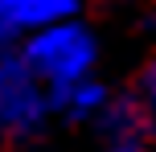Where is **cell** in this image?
<instances>
[{
    "mask_svg": "<svg viewBox=\"0 0 156 152\" xmlns=\"http://www.w3.org/2000/svg\"><path fill=\"white\" fill-rule=\"evenodd\" d=\"M144 90H148L152 103H156V66H148V74H144Z\"/></svg>",
    "mask_w": 156,
    "mask_h": 152,
    "instance_id": "obj_3",
    "label": "cell"
},
{
    "mask_svg": "<svg viewBox=\"0 0 156 152\" xmlns=\"http://www.w3.org/2000/svg\"><path fill=\"white\" fill-rule=\"evenodd\" d=\"M8 25V0H0V29Z\"/></svg>",
    "mask_w": 156,
    "mask_h": 152,
    "instance_id": "obj_4",
    "label": "cell"
},
{
    "mask_svg": "<svg viewBox=\"0 0 156 152\" xmlns=\"http://www.w3.org/2000/svg\"><path fill=\"white\" fill-rule=\"evenodd\" d=\"M70 8L74 0H8V25H49Z\"/></svg>",
    "mask_w": 156,
    "mask_h": 152,
    "instance_id": "obj_2",
    "label": "cell"
},
{
    "mask_svg": "<svg viewBox=\"0 0 156 152\" xmlns=\"http://www.w3.org/2000/svg\"><path fill=\"white\" fill-rule=\"evenodd\" d=\"M33 66L49 74L54 82H70L90 66V41L78 29H49L45 37L33 41Z\"/></svg>",
    "mask_w": 156,
    "mask_h": 152,
    "instance_id": "obj_1",
    "label": "cell"
}]
</instances>
